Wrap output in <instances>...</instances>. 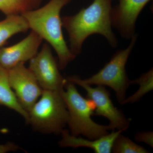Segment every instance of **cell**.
Wrapping results in <instances>:
<instances>
[{
  "mask_svg": "<svg viewBox=\"0 0 153 153\" xmlns=\"http://www.w3.org/2000/svg\"><path fill=\"white\" fill-rule=\"evenodd\" d=\"M111 3L112 0H94L75 15L62 18L63 27L69 36V49L75 56L81 52L85 39L93 34L102 35L111 46H117L112 30Z\"/></svg>",
  "mask_w": 153,
  "mask_h": 153,
  "instance_id": "6da1fadb",
  "label": "cell"
},
{
  "mask_svg": "<svg viewBox=\"0 0 153 153\" xmlns=\"http://www.w3.org/2000/svg\"><path fill=\"white\" fill-rule=\"evenodd\" d=\"M71 0H50L41 8L27 11L22 15L30 29L52 47L57 54L60 70L64 69L76 57L63 36L62 9Z\"/></svg>",
  "mask_w": 153,
  "mask_h": 153,
  "instance_id": "7a4b0ae2",
  "label": "cell"
},
{
  "mask_svg": "<svg viewBox=\"0 0 153 153\" xmlns=\"http://www.w3.org/2000/svg\"><path fill=\"white\" fill-rule=\"evenodd\" d=\"M66 80L64 88L60 93L68 110L67 125L70 134L75 137L82 135L88 139L95 140L109 133V126L98 124L91 119L96 108L94 102L83 97L75 84Z\"/></svg>",
  "mask_w": 153,
  "mask_h": 153,
  "instance_id": "3957f363",
  "label": "cell"
},
{
  "mask_svg": "<svg viewBox=\"0 0 153 153\" xmlns=\"http://www.w3.org/2000/svg\"><path fill=\"white\" fill-rule=\"evenodd\" d=\"M28 114V124L45 134H61L68 123V110L60 91L43 90Z\"/></svg>",
  "mask_w": 153,
  "mask_h": 153,
  "instance_id": "277c9868",
  "label": "cell"
},
{
  "mask_svg": "<svg viewBox=\"0 0 153 153\" xmlns=\"http://www.w3.org/2000/svg\"><path fill=\"white\" fill-rule=\"evenodd\" d=\"M131 39L128 47L117 52L109 62L96 74L85 79H81L76 76H68L66 79L75 85L81 83L109 86L114 91L118 101L121 104L126 98L127 89L132 84L131 80L128 77L125 67L136 42L137 35H135Z\"/></svg>",
  "mask_w": 153,
  "mask_h": 153,
  "instance_id": "5b68a950",
  "label": "cell"
},
{
  "mask_svg": "<svg viewBox=\"0 0 153 153\" xmlns=\"http://www.w3.org/2000/svg\"><path fill=\"white\" fill-rule=\"evenodd\" d=\"M28 68L43 90L60 91L64 88L66 78L60 74L58 62L47 43L43 44L41 50L30 60Z\"/></svg>",
  "mask_w": 153,
  "mask_h": 153,
  "instance_id": "8992f818",
  "label": "cell"
},
{
  "mask_svg": "<svg viewBox=\"0 0 153 153\" xmlns=\"http://www.w3.org/2000/svg\"><path fill=\"white\" fill-rule=\"evenodd\" d=\"M8 70L11 87L19 103L28 113L40 98L43 90L25 63H20Z\"/></svg>",
  "mask_w": 153,
  "mask_h": 153,
  "instance_id": "52a82bcc",
  "label": "cell"
},
{
  "mask_svg": "<svg viewBox=\"0 0 153 153\" xmlns=\"http://www.w3.org/2000/svg\"><path fill=\"white\" fill-rule=\"evenodd\" d=\"M85 89L87 98L91 100L95 105L94 115L102 116L109 121L110 130L125 131L128 128L130 119L126 118L120 110L114 106L110 98L109 91L104 85H97L96 87H91L90 85L79 84Z\"/></svg>",
  "mask_w": 153,
  "mask_h": 153,
  "instance_id": "ba28073f",
  "label": "cell"
},
{
  "mask_svg": "<svg viewBox=\"0 0 153 153\" xmlns=\"http://www.w3.org/2000/svg\"><path fill=\"white\" fill-rule=\"evenodd\" d=\"M43 39L33 31L17 44L0 48V65L9 70L36 56Z\"/></svg>",
  "mask_w": 153,
  "mask_h": 153,
  "instance_id": "9c48e42d",
  "label": "cell"
},
{
  "mask_svg": "<svg viewBox=\"0 0 153 153\" xmlns=\"http://www.w3.org/2000/svg\"><path fill=\"white\" fill-rule=\"evenodd\" d=\"M151 0H119L112 9V26L116 28L123 38L131 39L135 34L137 19L143 9Z\"/></svg>",
  "mask_w": 153,
  "mask_h": 153,
  "instance_id": "30bf717a",
  "label": "cell"
},
{
  "mask_svg": "<svg viewBox=\"0 0 153 153\" xmlns=\"http://www.w3.org/2000/svg\"><path fill=\"white\" fill-rule=\"evenodd\" d=\"M122 130L113 131L110 134L95 140H87L81 137H75L67 130L61 132L62 138L58 143L60 147L77 149L79 147L90 148L96 153H110L112 152L113 146L115 140L121 134Z\"/></svg>",
  "mask_w": 153,
  "mask_h": 153,
  "instance_id": "8fae6325",
  "label": "cell"
},
{
  "mask_svg": "<svg viewBox=\"0 0 153 153\" xmlns=\"http://www.w3.org/2000/svg\"><path fill=\"white\" fill-rule=\"evenodd\" d=\"M0 105L8 108L20 114L28 123L27 111L19 103L9 81L8 70L0 65Z\"/></svg>",
  "mask_w": 153,
  "mask_h": 153,
  "instance_id": "7c38bea8",
  "label": "cell"
},
{
  "mask_svg": "<svg viewBox=\"0 0 153 153\" xmlns=\"http://www.w3.org/2000/svg\"><path fill=\"white\" fill-rule=\"evenodd\" d=\"M30 29L27 21L22 15L7 16L0 21V48L14 35L25 33Z\"/></svg>",
  "mask_w": 153,
  "mask_h": 153,
  "instance_id": "4fadbf2b",
  "label": "cell"
},
{
  "mask_svg": "<svg viewBox=\"0 0 153 153\" xmlns=\"http://www.w3.org/2000/svg\"><path fill=\"white\" fill-rule=\"evenodd\" d=\"M42 0H0V11L6 16L22 15L37 8Z\"/></svg>",
  "mask_w": 153,
  "mask_h": 153,
  "instance_id": "5bb4252c",
  "label": "cell"
},
{
  "mask_svg": "<svg viewBox=\"0 0 153 153\" xmlns=\"http://www.w3.org/2000/svg\"><path fill=\"white\" fill-rule=\"evenodd\" d=\"M153 71L151 69L146 73H144L135 80H131V84H138L140 88L134 94L127 98H126L121 105L128 103H134L137 102L146 94L153 89Z\"/></svg>",
  "mask_w": 153,
  "mask_h": 153,
  "instance_id": "9a60e30c",
  "label": "cell"
},
{
  "mask_svg": "<svg viewBox=\"0 0 153 153\" xmlns=\"http://www.w3.org/2000/svg\"><path fill=\"white\" fill-rule=\"evenodd\" d=\"M112 152L114 153H149L143 147L137 144L121 134L115 140Z\"/></svg>",
  "mask_w": 153,
  "mask_h": 153,
  "instance_id": "2e32d148",
  "label": "cell"
},
{
  "mask_svg": "<svg viewBox=\"0 0 153 153\" xmlns=\"http://www.w3.org/2000/svg\"><path fill=\"white\" fill-rule=\"evenodd\" d=\"M135 139L137 141L146 143L153 147L152 132L138 133L136 135Z\"/></svg>",
  "mask_w": 153,
  "mask_h": 153,
  "instance_id": "e0dca14e",
  "label": "cell"
},
{
  "mask_svg": "<svg viewBox=\"0 0 153 153\" xmlns=\"http://www.w3.org/2000/svg\"><path fill=\"white\" fill-rule=\"evenodd\" d=\"M22 149V148L18 145L11 142H8L4 144H0V153L15 152Z\"/></svg>",
  "mask_w": 153,
  "mask_h": 153,
  "instance_id": "ac0fdd59",
  "label": "cell"
}]
</instances>
